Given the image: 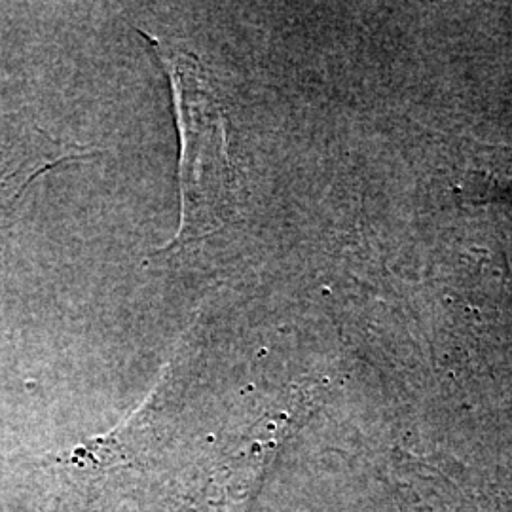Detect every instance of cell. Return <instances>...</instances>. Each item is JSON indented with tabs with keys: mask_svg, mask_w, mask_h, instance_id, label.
Instances as JSON below:
<instances>
[{
	"mask_svg": "<svg viewBox=\"0 0 512 512\" xmlns=\"http://www.w3.org/2000/svg\"><path fill=\"white\" fill-rule=\"evenodd\" d=\"M171 76L181 131L183 217L177 239L181 247L217 232L234 213V173L228 156V126L222 105L205 80L198 59L148 37Z\"/></svg>",
	"mask_w": 512,
	"mask_h": 512,
	"instance_id": "6da1fadb",
	"label": "cell"
},
{
	"mask_svg": "<svg viewBox=\"0 0 512 512\" xmlns=\"http://www.w3.org/2000/svg\"><path fill=\"white\" fill-rule=\"evenodd\" d=\"M59 164H65V162H59ZM55 165L57 164L35 167L31 171H25L21 167L12 173H0V220L6 217L8 209L23 196L27 186L33 183L40 173H44L46 169H52Z\"/></svg>",
	"mask_w": 512,
	"mask_h": 512,
	"instance_id": "7a4b0ae2",
	"label": "cell"
}]
</instances>
